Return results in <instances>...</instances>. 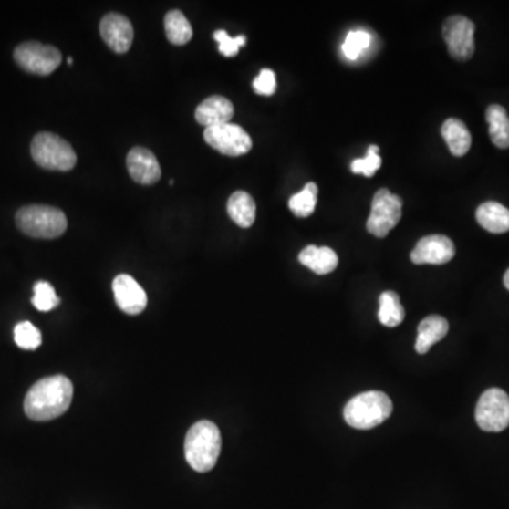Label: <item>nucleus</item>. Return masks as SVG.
I'll return each instance as SVG.
<instances>
[{"instance_id":"f257e3e1","label":"nucleus","mask_w":509,"mask_h":509,"mask_svg":"<svg viewBox=\"0 0 509 509\" xmlns=\"http://www.w3.org/2000/svg\"><path fill=\"white\" fill-rule=\"evenodd\" d=\"M73 393V384L64 375L43 378L26 395V415L36 421H53L68 410Z\"/></svg>"},{"instance_id":"f03ea898","label":"nucleus","mask_w":509,"mask_h":509,"mask_svg":"<svg viewBox=\"0 0 509 509\" xmlns=\"http://www.w3.org/2000/svg\"><path fill=\"white\" fill-rule=\"evenodd\" d=\"M221 433L217 424L200 421L187 431L184 454L190 467L198 473L214 469L221 452Z\"/></svg>"},{"instance_id":"7ed1b4c3","label":"nucleus","mask_w":509,"mask_h":509,"mask_svg":"<svg viewBox=\"0 0 509 509\" xmlns=\"http://www.w3.org/2000/svg\"><path fill=\"white\" fill-rule=\"evenodd\" d=\"M392 400L387 393L368 390L348 400L344 408L347 424L359 431H369L384 423L392 413Z\"/></svg>"},{"instance_id":"20e7f679","label":"nucleus","mask_w":509,"mask_h":509,"mask_svg":"<svg viewBox=\"0 0 509 509\" xmlns=\"http://www.w3.org/2000/svg\"><path fill=\"white\" fill-rule=\"evenodd\" d=\"M16 225L23 234L33 238L54 239L66 233L68 223L60 208L27 205L17 211Z\"/></svg>"},{"instance_id":"39448f33","label":"nucleus","mask_w":509,"mask_h":509,"mask_svg":"<svg viewBox=\"0 0 509 509\" xmlns=\"http://www.w3.org/2000/svg\"><path fill=\"white\" fill-rule=\"evenodd\" d=\"M32 158L43 169L68 171L77 163L73 146L60 136L41 132L32 141Z\"/></svg>"},{"instance_id":"423d86ee","label":"nucleus","mask_w":509,"mask_h":509,"mask_svg":"<svg viewBox=\"0 0 509 509\" xmlns=\"http://www.w3.org/2000/svg\"><path fill=\"white\" fill-rule=\"evenodd\" d=\"M402 198L390 190L380 189L372 198L371 214L367 221V231L377 238H385L398 225L402 217Z\"/></svg>"},{"instance_id":"0eeeda50","label":"nucleus","mask_w":509,"mask_h":509,"mask_svg":"<svg viewBox=\"0 0 509 509\" xmlns=\"http://www.w3.org/2000/svg\"><path fill=\"white\" fill-rule=\"evenodd\" d=\"M13 56L20 68L36 76H50L63 61V56L58 48L41 45L37 41L22 43L17 46Z\"/></svg>"},{"instance_id":"6e6552de","label":"nucleus","mask_w":509,"mask_h":509,"mask_svg":"<svg viewBox=\"0 0 509 509\" xmlns=\"http://www.w3.org/2000/svg\"><path fill=\"white\" fill-rule=\"evenodd\" d=\"M475 421L484 431L498 433L509 426V396L503 390L491 388L481 395L475 408Z\"/></svg>"},{"instance_id":"1a4fd4ad","label":"nucleus","mask_w":509,"mask_h":509,"mask_svg":"<svg viewBox=\"0 0 509 509\" xmlns=\"http://www.w3.org/2000/svg\"><path fill=\"white\" fill-rule=\"evenodd\" d=\"M204 139L211 148L233 158L244 156L252 149V139L248 132L231 122L207 128Z\"/></svg>"},{"instance_id":"9d476101","label":"nucleus","mask_w":509,"mask_h":509,"mask_svg":"<svg viewBox=\"0 0 509 509\" xmlns=\"http://www.w3.org/2000/svg\"><path fill=\"white\" fill-rule=\"evenodd\" d=\"M475 25L469 17L450 16L443 25V37L450 56L459 61L472 58L475 51Z\"/></svg>"},{"instance_id":"9b49d317","label":"nucleus","mask_w":509,"mask_h":509,"mask_svg":"<svg viewBox=\"0 0 509 509\" xmlns=\"http://www.w3.org/2000/svg\"><path fill=\"white\" fill-rule=\"evenodd\" d=\"M456 254V246L449 236H424L416 244L410 254V261L415 265H444Z\"/></svg>"},{"instance_id":"f8f14e48","label":"nucleus","mask_w":509,"mask_h":509,"mask_svg":"<svg viewBox=\"0 0 509 509\" xmlns=\"http://www.w3.org/2000/svg\"><path fill=\"white\" fill-rule=\"evenodd\" d=\"M99 33L110 50L118 54L126 53L132 47L133 26L128 17L118 15V13H108L101 20Z\"/></svg>"},{"instance_id":"ddd939ff","label":"nucleus","mask_w":509,"mask_h":509,"mask_svg":"<svg viewBox=\"0 0 509 509\" xmlns=\"http://www.w3.org/2000/svg\"><path fill=\"white\" fill-rule=\"evenodd\" d=\"M112 289L118 307L126 315H140L148 306V295L130 275H119L115 277Z\"/></svg>"},{"instance_id":"4468645a","label":"nucleus","mask_w":509,"mask_h":509,"mask_svg":"<svg viewBox=\"0 0 509 509\" xmlns=\"http://www.w3.org/2000/svg\"><path fill=\"white\" fill-rule=\"evenodd\" d=\"M126 167L133 182L141 186H153L161 180V164L149 149L133 148L126 158Z\"/></svg>"},{"instance_id":"2eb2a0df","label":"nucleus","mask_w":509,"mask_h":509,"mask_svg":"<svg viewBox=\"0 0 509 509\" xmlns=\"http://www.w3.org/2000/svg\"><path fill=\"white\" fill-rule=\"evenodd\" d=\"M234 117V105L230 99L221 95H213L198 105L195 109V119L200 125L211 128V126L230 123Z\"/></svg>"},{"instance_id":"dca6fc26","label":"nucleus","mask_w":509,"mask_h":509,"mask_svg":"<svg viewBox=\"0 0 509 509\" xmlns=\"http://www.w3.org/2000/svg\"><path fill=\"white\" fill-rule=\"evenodd\" d=\"M449 333V321L441 316L431 315L421 320L418 327L415 348L418 354H426L434 344L439 343Z\"/></svg>"},{"instance_id":"f3484780","label":"nucleus","mask_w":509,"mask_h":509,"mask_svg":"<svg viewBox=\"0 0 509 509\" xmlns=\"http://www.w3.org/2000/svg\"><path fill=\"white\" fill-rule=\"evenodd\" d=\"M299 262L317 275H328L338 266V256L328 246L308 245L300 252Z\"/></svg>"},{"instance_id":"a211bd4d","label":"nucleus","mask_w":509,"mask_h":509,"mask_svg":"<svg viewBox=\"0 0 509 509\" xmlns=\"http://www.w3.org/2000/svg\"><path fill=\"white\" fill-rule=\"evenodd\" d=\"M475 218L488 233L505 234L509 231V210L500 203H483L477 208Z\"/></svg>"},{"instance_id":"6ab92c4d","label":"nucleus","mask_w":509,"mask_h":509,"mask_svg":"<svg viewBox=\"0 0 509 509\" xmlns=\"http://www.w3.org/2000/svg\"><path fill=\"white\" fill-rule=\"evenodd\" d=\"M441 136L449 146L450 153L456 158H462L469 153L472 148V133L467 130L464 122L456 118H450L441 126Z\"/></svg>"},{"instance_id":"aec40b11","label":"nucleus","mask_w":509,"mask_h":509,"mask_svg":"<svg viewBox=\"0 0 509 509\" xmlns=\"http://www.w3.org/2000/svg\"><path fill=\"white\" fill-rule=\"evenodd\" d=\"M226 211H228L231 220L241 228H249L254 225V218H256V204L248 192H234L228 200Z\"/></svg>"},{"instance_id":"412c9836","label":"nucleus","mask_w":509,"mask_h":509,"mask_svg":"<svg viewBox=\"0 0 509 509\" xmlns=\"http://www.w3.org/2000/svg\"><path fill=\"white\" fill-rule=\"evenodd\" d=\"M490 138L493 145L500 149L509 148V117L505 108L501 105H490L485 112Z\"/></svg>"},{"instance_id":"4be33fe9","label":"nucleus","mask_w":509,"mask_h":509,"mask_svg":"<svg viewBox=\"0 0 509 509\" xmlns=\"http://www.w3.org/2000/svg\"><path fill=\"white\" fill-rule=\"evenodd\" d=\"M167 40L171 45L184 46L192 40V27L180 10H171L164 17Z\"/></svg>"},{"instance_id":"5701e85b","label":"nucleus","mask_w":509,"mask_h":509,"mask_svg":"<svg viewBox=\"0 0 509 509\" xmlns=\"http://www.w3.org/2000/svg\"><path fill=\"white\" fill-rule=\"evenodd\" d=\"M378 318L385 327H396L405 320V308L400 305L398 293L388 290L379 296V311Z\"/></svg>"},{"instance_id":"b1692460","label":"nucleus","mask_w":509,"mask_h":509,"mask_svg":"<svg viewBox=\"0 0 509 509\" xmlns=\"http://www.w3.org/2000/svg\"><path fill=\"white\" fill-rule=\"evenodd\" d=\"M318 187L315 182H307L305 189L297 194L292 195L289 200V208L296 217H310L317 204Z\"/></svg>"},{"instance_id":"393cba45","label":"nucleus","mask_w":509,"mask_h":509,"mask_svg":"<svg viewBox=\"0 0 509 509\" xmlns=\"http://www.w3.org/2000/svg\"><path fill=\"white\" fill-rule=\"evenodd\" d=\"M32 303L38 311H51L60 305V297L56 295V290L50 283L40 280L35 285Z\"/></svg>"},{"instance_id":"a878e982","label":"nucleus","mask_w":509,"mask_h":509,"mask_svg":"<svg viewBox=\"0 0 509 509\" xmlns=\"http://www.w3.org/2000/svg\"><path fill=\"white\" fill-rule=\"evenodd\" d=\"M41 333L30 321H22L15 327V343L22 349H37L41 346Z\"/></svg>"},{"instance_id":"bb28decb","label":"nucleus","mask_w":509,"mask_h":509,"mask_svg":"<svg viewBox=\"0 0 509 509\" xmlns=\"http://www.w3.org/2000/svg\"><path fill=\"white\" fill-rule=\"evenodd\" d=\"M371 45V35L364 30H356L347 35L343 45V53L348 60H357L362 51L367 50Z\"/></svg>"},{"instance_id":"cd10ccee","label":"nucleus","mask_w":509,"mask_h":509,"mask_svg":"<svg viewBox=\"0 0 509 509\" xmlns=\"http://www.w3.org/2000/svg\"><path fill=\"white\" fill-rule=\"evenodd\" d=\"M379 148L377 145H371L368 148L367 156L364 159H357L352 161V173L362 174L365 177H372L380 169L382 159L379 158Z\"/></svg>"},{"instance_id":"c85d7f7f","label":"nucleus","mask_w":509,"mask_h":509,"mask_svg":"<svg viewBox=\"0 0 509 509\" xmlns=\"http://www.w3.org/2000/svg\"><path fill=\"white\" fill-rule=\"evenodd\" d=\"M214 38L220 45V53L225 57H234L238 54L239 48L246 45L245 36H239V37H230V35L225 30H217L214 33Z\"/></svg>"},{"instance_id":"c756f323","label":"nucleus","mask_w":509,"mask_h":509,"mask_svg":"<svg viewBox=\"0 0 509 509\" xmlns=\"http://www.w3.org/2000/svg\"><path fill=\"white\" fill-rule=\"evenodd\" d=\"M254 91L265 97H271L276 92V76L272 69H262L259 76L254 79Z\"/></svg>"},{"instance_id":"7c9ffc66","label":"nucleus","mask_w":509,"mask_h":509,"mask_svg":"<svg viewBox=\"0 0 509 509\" xmlns=\"http://www.w3.org/2000/svg\"><path fill=\"white\" fill-rule=\"evenodd\" d=\"M504 285H505L506 289L509 290V269L504 275Z\"/></svg>"},{"instance_id":"2f4dec72","label":"nucleus","mask_w":509,"mask_h":509,"mask_svg":"<svg viewBox=\"0 0 509 509\" xmlns=\"http://www.w3.org/2000/svg\"><path fill=\"white\" fill-rule=\"evenodd\" d=\"M73 58H71V57H69L68 58V66H73Z\"/></svg>"}]
</instances>
